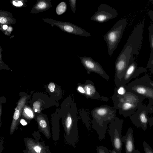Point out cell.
Segmentation results:
<instances>
[{"mask_svg": "<svg viewBox=\"0 0 153 153\" xmlns=\"http://www.w3.org/2000/svg\"><path fill=\"white\" fill-rule=\"evenodd\" d=\"M143 28V22L136 25L115 61L114 82L116 87L119 86L121 79L128 65L134 60V55L139 53L142 44Z\"/></svg>", "mask_w": 153, "mask_h": 153, "instance_id": "1", "label": "cell"}, {"mask_svg": "<svg viewBox=\"0 0 153 153\" xmlns=\"http://www.w3.org/2000/svg\"><path fill=\"white\" fill-rule=\"evenodd\" d=\"M114 108L118 110L120 114L125 117L131 115L135 112L145 99L126 91L123 94L114 92L112 97Z\"/></svg>", "mask_w": 153, "mask_h": 153, "instance_id": "2", "label": "cell"}, {"mask_svg": "<svg viewBox=\"0 0 153 153\" xmlns=\"http://www.w3.org/2000/svg\"><path fill=\"white\" fill-rule=\"evenodd\" d=\"M116 110L107 105L95 108L92 111L93 124L100 141L105 137L108 125L113 121L116 117Z\"/></svg>", "mask_w": 153, "mask_h": 153, "instance_id": "3", "label": "cell"}, {"mask_svg": "<svg viewBox=\"0 0 153 153\" xmlns=\"http://www.w3.org/2000/svg\"><path fill=\"white\" fill-rule=\"evenodd\" d=\"M123 86L127 91L153 101V82L149 75L145 74Z\"/></svg>", "mask_w": 153, "mask_h": 153, "instance_id": "4", "label": "cell"}, {"mask_svg": "<svg viewBox=\"0 0 153 153\" xmlns=\"http://www.w3.org/2000/svg\"><path fill=\"white\" fill-rule=\"evenodd\" d=\"M127 22L125 18L119 20L104 36V40L107 43L108 53L110 57L116 49L121 40Z\"/></svg>", "mask_w": 153, "mask_h": 153, "instance_id": "5", "label": "cell"}, {"mask_svg": "<svg viewBox=\"0 0 153 153\" xmlns=\"http://www.w3.org/2000/svg\"><path fill=\"white\" fill-rule=\"evenodd\" d=\"M124 120L116 117L110 123L108 132L113 149L117 153H121L123 146L121 136L122 125Z\"/></svg>", "mask_w": 153, "mask_h": 153, "instance_id": "6", "label": "cell"}, {"mask_svg": "<svg viewBox=\"0 0 153 153\" xmlns=\"http://www.w3.org/2000/svg\"><path fill=\"white\" fill-rule=\"evenodd\" d=\"M117 15V11L113 7L106 4H101L91 19L99 23H103L116 17Z\"/></svg>", "mask_w": 153, "mask_h": 153, "instance_id": "7", "label": "cell"}, {"mask_svg": "<svg viewBox=\"0 0 153 153\" xmlns=\"http://www.w3.org/2000/svg\"><path fill=\"white\" fill-rule=\"evenodd\" d=\"M135 113L131 115L130 119L133 123L137 128H140L145 131L149 123V112L147 106L141 105Z\"/></svg>", "mask_w": 153, "mask_h": 153, "instance_id": "8", "label": "cell"}, {"mask_svg": "<svg viewBox=\"0 0 153 153\" xmlns=\"http://www.w3.org/2000/svg\"><path fill=\"white\" fill-rule=\"evenodd\" d=\"M80 58L88 74L93 72L99 75L107 81L109 80V76L107 74L98 62L94 60L90 57L84 56Z\"/></svg>", "mask_w": 153, "mask_h": 153, "instance_id": "9", "label": "cell"}, {"mask_svg": "<svg viewBox=\"0 0 153 153\" xmlns=\"http://www.w3.org/2000/svg\"><path fill=\"white\" fill-rule=\"evenodd\" d=\"M147 70V68L142 66L138 68L137 63L134 60L133 61L128 65L124 74L119 86L127 85L132 79L138 76L141 73L146 72Z\"/></svg>", "mask_w": 153, "mask_h": 153, "instance_id": "10", "label": "cell"}, {"mask_svg": "<svg viewBox=\"0 0 153 153\" xmlns=\"http://www.w3.org/2000/svg\"><path fill=\"white\" fill-rule=\"evenodd\" d=\"M26 101V97L23 96L21 97L18 101L14 111L10 126V134H12L16 130L20 121L22 115L23 108L25 105Z\"/></svg>", "mask_w": 153, "mask_h": 153, "instance_id": "11", "label": "cell"}, {"mask_svg": "<svg viewBox=\"0 0 153 153\" xmlns=\"http://www.w3.org/2000/svg\"><path fill=\"white\" fill-rule=\"evenodd\" d=\"M122 141L124 143L126 153H132L135 150V145L132 129L128 128L126 135L122 137Z\"/></svg>", "mask_w": 153, "mask_h": 153, "instance_id": "12", "label": "cell"}, {"mask_svg": "<svg viewBox=\"0 0 153 153\" xmlns=\"http://www.w3.org/2000/svg\"><path fill=\"white\" fill-rule=\"evenodd\" d=\"M16 22V19L10 12L5 10H0V26L4 25H14Z\"/></svg>", "mask_w": 153, "mask_h": 153, "instance_id": "13", "label": "cell"}, {"mask_svg": "<svg viewBox=\"0 0 153 153\" xmlns=\"http://www.w3.org/2000/svg\"><path fill=\"white\" fill-rule=\"evenodd\" d=\"M148 30L151 52L150 57L147 66L151 68L153 67V24L152 22L149 26Z\"/></svg>", "mask_w": 153, "mask_h": 153, "instance_id": "14", "label": "cell"}, {"mask_svg": "<svg viewBox=\"0 0 153 153\" xmlns=\"http://www.w3.org/2000/svg\"><path fill=\"white\" fill-rule=\"evenodd\" d=\"M22 115L23 117L27 118H32L33 117V113L32 110L24 106Z\"/></svg>", "mask_w": 153, "mask_h": 153, "instance_id": "15", "label": "cell"}, {"mask_svg": "<svg viewBox=\"0 0 153 153\" xmlns=\"http://www.w3.org/2000/svg\"><path fill=\"white\" fill-rule=\"evenodd\" d=\"M66 5L64 2H62L59 4L56 9L57 13L60 15L63 13L66 10Z\"/></svg>", "mask_w": 153, "mask_h": 153, "instance_id": "16", "label": "cell"}, {"mask_svg": "<svg viewBox=\"0 0 153 153\" xmlns=\"http://www.w3.org/2000/svg\"><path fill=\"white\" fill-rule=\"evenodd\" d=\"M10 2L14 7H23L24 2L20 0H10Z\"/></svg>", "mask_w": 153, "mask_h": 153, "instance_id": "17", "label": "cell"}, {"mask_svg": "<svg viewBox=\"0 0 153 153\" xmlns=\"http://www.w3.org/2000/svg\"><path fill=\"white\" fill-rule=\"evenodd\" d=\"M1 49L0 46V71L2 69L9 70L10 69L4 63L2 60L1 54Z\"/></svg>", "mask_w": 153, "mask_h": 153, "instance_id": "18", "label": "cell"}, {"mask_svg": "<svg viewBox=\"0 0 153 153\" xmlns=\"http://www.w3.org/2000/svg\"><path fill=\"white\" fill-rule=\"evenodd\" d=\"M143 145L145 153H153V150L146 142L143 141Z\"/></svg>", "mask_w": 153, "mask_h": 153, "instance_id": "19", "label": "cell"}, {"mask_svg": "<svg viewBox=\"0 0 153 153\" xmlns=\"http://www.w3.org/2000/svg\"><path fill=\"white\" fill-rule=\"evenodd\" d=\"M97 150L98 153H109L108 150L103 146H97Z\"/></svg>", "mask_w": 153, "mask_h": 153, "instance_id": "20", "label": "cell"}, {"mask_svg": "<svg viewBox=\"0 0 153 153\" xmlns=\"http://www.w3.org/2000/svg\"><path fill=\"white\" fill-rule=\"evenodd\" d=\"M46 4L44 2H40L37 5L36 8L37 9H43L45 8L46 7Z\"/></svg>", "mask_w": 153, "mask_h": 153, "instance_id": "21", "label": "cell"}, {"mask_svg": "<svg viewBox=\"0 0 153 153\" xmlns=\"http://www.w3.org/2000/svg\"><path fill=\"white\" fill-rule=\"evenodd\" d=\"M63 29L65 31L69 33L73 32L74 30L72 27L68 25L65 26L63 27Z\"/></svg>", "mask_w": 153, "mask_h": 153, "instance_id": "22", "label": "cell"}, {"mask_svg": "<svg viewBox=\"0 0 153 153\" xmlns=\"http://www.w3.org/2000/svg\"><path fill=\"white\" fill-rule=\"evenodd\" d=\"M149 112L153 113V101H149V103L147 106Z\"/></svg>", "mask_w": 153, "mask_h": 153, "instance_id": "23", "label": "cell"}, {"mask_svg": "<svg viewBox=\"0 0 153 153\" xmlns=\"http://www.w3.org/2000/svg\"><path fill=\"white\" fill-rule=\"evenodd\" d=\"M72 120L71 117H68L66 120V125L67 128H69L71 123Z\"/></svg>", "mask_w": 153, "mask_h": 153, "instance_id": "24", "label": "cell"}, {"mask_svg": "<svg viewBox=\"0 0 153 153\" xmlns=\"http://www.w3.org/2000/svg\"><path fill=\"white\" fill-rule=\"evenodd\" d=\"M48 87L50 91L51 92H53L54 91V88L55 87V84L53 82H51L49 84Z\"/></svg>", "mask_w": 153, "mask_h": 153, "instance_id": "25", "label": "cell"}, {"mask_svg": "<svg viewBox=\"0 0 153 153\" xmlns=\"http://www.w3.org/2000/svg\"><path fill=\"white\" fill-rule=\"evenodd\" d=\"M3 97H1L0 98V128L1 126V116L2 113V104L3 102Z\"/></svg>", "mask_w": 153, "mask_h": 153, "instance_id": "26", "label": "cell"}, {"mask_svg": "<svg viewBox=\"0 0 153 153\" xmlns=\"http://www.w3.org/2000/svg\"><path fill=\"white\" fill-rule=\"evenodd\" d=\"M39 125L42 128H45L47 126L46 121L43 120H41L39 122Z\"/></svg>", "mask_w": 153, "mask_h": 153, "instance_id": "27", "label": "cell"}, {"mask_svg": "<svg viewBox=\"0 0 153 153\" xmlns=\"http://www.w3.org/2000/svg\"><path fill=\"white\" fill-rule=\"evenodd\" d=\"M13 30V28L11 26H8L7 29L6 30L5 34L7 35H8V34H9L10 33H11V32Z\"/></svg>", "mask_w": 153, "mask_h": 153, "instance_id": "28", "label": "cell"}, {"mask_svg": "<svg viewBox=\"0 0 153 153\" xmlns=\"http://www.w3.org/2000/svg\"><path fill=\"white\" fill-rule=\"evenodd\" d=\"M149 126L150 128H151L153 124V117L149 118Z\"/></svg>", "mask_w": 153, "mask_h": 153, "instance_id": "29", "label": "cell"}, {"mask_svg": "<svg viewBox=\"0 0 153 153\" xmlns=\"http://www.w3.org/2000/svg\"><path fill=\"white\" fill-rule=\"evenodd\" d=\"M20 122L22 125L23 126H25L27 124V123L26 121L23 119H20Z\"/></svg>", "mask_w": 153, "mask_h": 153, "instance_id": "30", "label": "cell"}, {"mask_svg": "<svg viewBox=\"0 0 153 153\" xmlns=\"http://www.w3.org/2000/svg\"><path fill=\"white\" fill-rule=\"evenodd\" d=\"M34 149L36 152L38 153L40 152L41 149L40 147L37 146H35L34 148Z\"/></svg>", "mask_w": 153, "mask_h": 153, "instance_id": "31", "label": "cell"}, {"mask_svg": "<svg viewBox=\"0 0 153 153\" xmlns=\"http://www.w3.org/2000/svg\"><path fill=\"white\" fill-rule=\"evenodd\" d=\"M78 91L80 92L84 93H85V90L81 86H79L78 88Z\"/></svg>", "mask_w": 153, "mask_h": 153, "instance_id": "32", "label": "cell"}, {"mask_svg": "<svg viewBox=\"0 0 153 153\" xmlns=\"http://www.w3.org/2000/svg\"><path fill=\"white\" fill-rule=\"evenodd\" d=\"M109 153H117L116 151L113 149L112 150H108Z\"/></svg>", "mask_w": 153, "mask_h": 153, "instance_id": "33", "label": "cell"}, {"mask_svg": "<svg viewBox=\"0 0 153 153\" xmlns=\"http://www.w3.org/2000/svg\"><path fill=\"white\" fill-rule=\"evenodd\" d=\"M140 152L138 150H135V149L133 151L132 153H140Z\"/></svg>", "mask_w": 153, "mask_h": 153, "instance_id": "34", "label": "cell"}, {"mask_svg": "<svg viewBox=\"0 0 153 153\" xmlns=\"http://www.w3.org/2000/svg\"><path fill=\"white\" fill-rule=\"evenodd\" d=\"M37 111H38V110L36 109H35L34 110V111L36 112H37Z\"/></svg>", "mask_w": 153, "mask_h": 153, "instance_id": "35", "label": "cell"}, {"mask_svg": "<svg viewBox=\"0 0 153 153\" xmlns=\"http://www.w3.org/2000/svg\"><path fill=\"white\" fill-rule=\"evenodd\" d=\"M21 1H22V2H24V1L25 0H20Z\"/></svg>", "mask_w": 153, "mask_h": 153, "instance_id": "36", "label": "cell"}]
</instances>
